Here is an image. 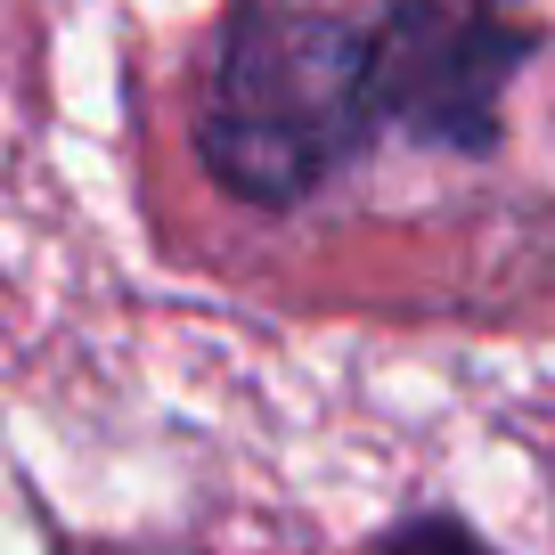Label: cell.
Listing matches in <instances>:
<instances>
[{"mask_svg":"<svg viewBox=\"0 0 555 555\" xmlns=\"http://www.w3.org/2000/svg\"><path fill=\"white\" fill-rule=\"evenodd\" d=\"M384 139L367 25L335 0H229L196 82V156L237 205L286 212Z\"/></svg>","mask_w":555,"mask_h":555,"instance_id":"obj_1","label":"cell"},{"mask_svg":"<svg viewBox=\"0 0 555 555\" xmlns=\"http://www.w3.org/2000/svg\"><path fill=\"white\" fill-rule=\"evenodd\" d=\"M531 57L539 25L522 0H376L367 17L376 115L425 156H499L506 90L531 74Z\"/></svg>","mask_w":555,"mask_h":555,"instance_id":"obj_2","label":"cell"},{"mask_svg":"<svg viewBox=\"0 0 555 555\" xmlns=\"http://www.w3.org/2000/svg\"><path fill=\"white\" fill-rule=\"evenodd\" d=\"M351 555H506V547L450 506H416V515H392L384 531H367Z\"/></svg>","mask_w":555,"mask_h":555,"instance_id":"obj_3","label":"cell"},{"mask_svg":"<svg viewBox=\"0 0 555 555\" xmlns=\"http://www.w3.org/2000/svg\"><path fill=\"white\" fill-rule=\"evenodd\" d=\"M99 555H122V547H99Z\"/></svg>","mask_w":555,"mask_h":555,"instance_id":"obj_4","label":"cell"}]
</instances>
